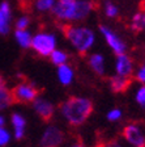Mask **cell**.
<instances>
[{"instance_id":"obj_1","label":"cell","mask_w":145,"mask_h":147,"mask_svg":"<svg viewBox=\"0 0 145 147\" xmlns=\"http://www.w3.org/2000/svg\"><path fill=\"white\" fill-rule=\"evenodd\" d=\"M60 113L67 123L73 127L84 125L94 110L93 101L88 97L71 96L59 105Z\"/></svg>"},{"instance_id":"obj_2","label":"cell","mask_w":145,"mask_h":147,"mask_svg":"<svg viewBox=\"0 0 145 147\" xmlns=\"http://www.w3.org/2000/svg\"><path fill=\"white\" fill-rule=\"evenodd\" d=\"M63 33L65 38L72 43L79 54L84 55L93 47L96 42V34L92 29L80 25H65L63 26Z\"/></svg>"},{"instance_id":"obj_3","label":"cell","mask_w":145,"mask_h":147,"mask_svg":"<svg viewBox=\"0 0 145 147\" xmlns=\"http://www.w3.org/2000/svg\"><path fill=\"white\" fill-rule=\"evenodd\" d=\"M56 37L52 33L38 32L31 38V49L41 57H50L51 53L56 49Z\"/></svg>"},{"instance_id":"obj_4","label":"cell","mask_w":145,"mask_h":147,"mask_svg":"<svg viewBox=\"0 0 145 147\" xmlns=\"http://www.w3.org/2000/svg\"><path fill=\"white\" fill-rule=\"evenodd\" d=\"M11 91L13 101L17 104H31L37 97H39V89L29 82L17 83Z\"/></svg>"},{"instance_id":"obj_5","label":"cell","mask_w":145,"mask_h":147,"mask_svg":"<svg viewBox=\"0 0 145 147\" xmlns=\"http://www.w3.org/2000/svg\"><path fill=\"white\" fill-rule=\"evenodd\" d=\"M122 137L133 147L145 146V133L141 126L136 122H130L124 126L122 130Z\"/></svg>"},{"instance_id":"obj_6","label":"cell","mask_w":145,"mask_h":147,"mask_svg":"<svg viewBox=\"0 0 145 147\" xmlns=\"http://www.w3.org/2000/svg\"><path fill=\"white\" fill-rule=\"evenodd\" d=\"M64 142V131L56 125H48L45 129L39 144L41 147H60Z\"/></svg>"},{"instance_id":"obj_7","label":"cell","mask_w":145,"mask_h":147,"mask_svg":"<svg viewBox=\"0 0 145 147\" xmlns=\"http://www.w3.org/2000/svg\"><path fill=\"white\" fill-rule=\"evenodd\" d=\"M100 32L102 33V36L105 37L106 42H107L109 47L112 50L114 54L122 55V54H126V53H127V43L124 42L114 30H111L109 26L100 25Z\"/></svg>"},{"instance_id":"obj_8","label":"cell","mask_w":145,"mask_h":147,"mask_svg":"<svg viewBox=\"0 0 145 147\" xmlns=\"http://www.w3.org/2000/svg\"><path fill=\"white\" fill-rule=\"evenodd\" d=\"M75 12H76V0L71 1H63L57 0L52 8V15L57 21H75Z\"/></svg>"},{"instance_id":"obj_9","label":"cell","mask_w":145,"mask_h":147,"mask_svg":"<svg viewBox=\"0 0 145 147\" xmlns=\"http://www.w3.org/2000/svg\"><path fill=\"white\" fill-rule=\"evenodd\" d=\"M31 105H33V109L37 113V116L42 121L48 122V121L52 119V117L55 114V105L52 102H50L48 100H46L43 97H37L31 102Z\"/></svg>"},{"instance_id":"obj_10","label":"cell","mask_w":145,"mask_h":147,"mask_svg":"<svg viewBox=\"0 0 145 147\" xmlns=\"http://www.w3.org/2000/svg\"><path fill=\"white\" fill-rule=\"evenodd\" d=\"M115 72L116 75L126 78H131L133 74V61L131 57H128L127 53L116 57V62H115Z\"/></svg>"},{"instance_id":"obj_11","label":"cell","mask_w":145,"mask_h":147,"mask_svg":"<svg viewBox=\"0 0 145 147\" xmlns=\"http://www.w3.org/2000/svg\"><path fill=\"white\" fill-rule=\"evenodd\" d=\"M12 20V8L8 1H1L0 3V34L7 36L11 30V22Z\"/></svg>"},{"instance_id":"obj_12","label":"cell","mask_w":145,"mask_h":147,"mask_svg":"<svg viewBox=\"0 0 145 147\" xmlns=\"http://www.w3.org/2000/svg\"><path fill=\"white\" fill-rule=\"evenodd\" d=\"M11 123L13 126V138L16 141H21L25 137L26 130V119L21 113H13L11 116Z\"/></svg>"},{"instance_id":"obj_13","label":"cell","mask_w":145,"mask_h":147,"mask_svg":"<svg viewBox=\"0 0 145 147\" xmlns=\"http://www.w3.org/2000/svg\"><path fill=\"white\" fill-rule=\"evenodd\" d=\"M131 83V78H126V76H120V75H114L110 78L109 80V86L114 93H124L130 88Z\"/></svg>"},{"instance_id":"obj_14","label":"cell","mask_w":145,"mask_h":147,"mask_svg":"<svg viewBox=\"0 0 145 147\" xmlns=\"http://www.w3.org/2000/svg\"><path fill=\"white\" fill-rule=\"evenodd\" d=\"M94 9V4L90 0H76L75 21H82L88 17Z\"/></svg>"},{"instance_id":"obj_15","label":"cell","mask_w":145,"mask_h":147,"mask_svg":"<svg viewBox=\"0 0 145 147\" xmlns=\"http://www.w3.org/2000/svg\"><path fill=\"white\" fill-rule=\"evenodd\" d=\"M13 102H15V101H13L12 91L8 88L5 80L0 75V110L7 109V108L11 107Z\"/></svg>"},{"instance_id":"obj_16","label":"cell","mask_w":145,"mask_h":147,"mask_svg":"<svg viewBox=\"0 0 145 147\" xmlns=\"http://www.w3.org/2000/svg\"><path fill=\"white\" fill-rule=\"evenodd\" d=\"M88 64H89V67L92 68V71L94 74H97L98 76H102L103 74H105V58H103L100 53L92 54L88 59Z\"/></svg>"},{"instance_id":"obj_17","label":"cell","mask_w":145,"mask_h":147,"mask_svg":"<svg viewBox=\"0 0 145 147\" xmlns=\"http://www.w3.org/2000/svg\"><path fill=\"white\" fill-rule=\"evenodd\" d=\"M57 79L63 86H69L75 79V72L69 64H61L57 67Z\"/></svg>"},{"instance_id":"obj_18","label":"cell","mask_w":145,"mask_h":147,"mask_svg":"<svg viewBox=\"0 0 145 147\" xmlns=\"http://www.w3.org/2000/svg\"><path fill=\"white\" fill-rule=\"evenodd\" d=\"M15 38L17 41L18 46L22 47V49H30L31 47V34L30 32L25 29V30H20V29H16L15 32Z\"/></svg>"},{"instance_id":"obj_19","label":"cell","mask_w":145,"mask_h":147,"mask_svg":"<svg viewBox=\"0 0 145 147\" xmlns=\"http://www.w3.org/2000/svg\"><path fill=\"white\" fill-rule=\"evenodd\" d=\"M48 58H50V61H51L52 64H55L56 67H59V66L65 64L67 62H68V54H67L65 51H63V50L55 49Z\"/></svg>"},{"instance_id":"obj_20","label":"cell","mask_w":145,"mask_h":147,"mask_svg":"<svg viewBox=\"0 0 145 147\" xmlns=\"http://www.w3.org/2000/svg\"><path fill=\"white\" fill-rule=\"evenodd\" d=\"M131 29L135 33H140V32L144 30V12H137L132 16Z\"/></svg>"},{"instance_id":"obj_21","label":"cell","mask_w":145,"mask_h":147,"mask_svg":"<svg viewBox=\"0 0 145 147\" xmlns=\"http://www.w3.org/2000/svg\"><path fill=\"white\" fill-rule=\"evenodd\" d=\"M56 0H35L34 1V7L38 12H48L52 11Z\"/></svg>"},{"instance_id":"obj_22","label":"cell","mask_w":145,"mask_h":147,"mask_svg":"<svg viewBox=\"0 0 145 147\" xmlns=\"http://www.w3.org/2000/svg\"><path fill=\"white\" fill-rule=\"evenodd\" d=\"M105 15H106V17H109V18L118 17L119 8L115 5V4H112L111 1H107V3L105 4Z\"/></svg>"},{"instance_id":"obj_23","label":"cell","mask_w":145,"mask_h":147,"mask_svg":"<svg viewBox=\"0 0 145 147\" xmlns=\"http://www.w3.org/2000/svg\"><path fill=\"white\" fill-rule=\"evenodd\" d=\"M107 119H109L110 122H116V121H119V119H122V117H123V112H122V109H119V108H114V109H110L109 112H107Z\"/></svg>"},{"instance_id":"obj_24","label":"cell","mask_w":145,"mask_h":147,"mask_svg":"<svg viewBox=\"0 0 145 147\" xmlns=\"http://www.w3.org/2000/svg\"><path fill=\"white\" fill-rule=\"evenodd\" d=\"M136 102L140 105L141 109L145 110V86H141L139 89L136 91V96H135Z\"/></svg>"},{"instance_id":"obj_25","label":"cell","mask_w":145,"mask_h":147,"mask_svg":"<svg viewBox=\"0 0 145 147\" xmlns=\"http://www.w3.org/2000/svg\"><path fill=\"white\" fill-rule=\"evenodd\" d=\"M30 25V18L29 16H21L16 20V29H20V30H25L27 29Z\"/></svg>"},{"instance_id":"obj_26","label":"cell","mask_w":145,"mask_h":147,"mask_svg":"<svg viewBox=\"0 0 145 147\" xmlns=\"http://www.w3.org/2000/svg\"><path fill=\"white\" fill-rule=\"evenodd\" d=\"M11 141V133L5 127H0V147H5Z\"/></svg>"},{"instance_id":"obj_27","label":"cell","mask_w":145,"mask_h":147,"mask_svg":"<svg viewBox=\"0 0 145 147\" xmlns=\"http://www.w3.org/2000/svg\"><path fill=\"white\" fill-rule=\"evenodd\" d=\"M135 78H136V80L139 83H141L142 86H145V63L139 67V70L135 74Z\"/></svg>"},{"instance_id":"obj_28","label":"cell","mask_w":145,"mask_h":147,"mask_svg":"<svg viewBox=\"0 0 145 147\" xmlns=\"http://www.w3.org/2000/svg\"><path fill=\"white\" fill-rule=\"evenodd\" d=\"M103 147H123V144L116 139H110L107 142H103Z\"/></svg>"},{"instance_id":"obj_29","label":"cell","mask_w":145,"mask_h":147,"mask_svg":"<svg viewBox=\"0 0 145 147\" xmlns=\"http://www.w3.org/2000/svg\"><path fill=\"white\" fill-rule=\"evenodd\" d=\"M5 126V117L0 113V127H4Z\"/></svg>"},{"instance_id":"obj_30","label":"cell","mask_w":145,"mask_h":147,"mask_svg":"<svg viewBox=\"0 0 145 147\" xmlns=\"http://www.w3.org/2000/svg\"><path fill=\"white\" fill-rule=\"evenodd\" d=\"M71 147H85V146H84V144H81L80 142H77V143H73Z\"/></svg>"},{"instance_id":"obj_31","label":"cell","mask_w":145,"mask_h":147,"mask_svg":"<svg viewBox=\"0 0 145 147\" xmlns=\"http://www.w3.org/2000/svg\"><path fill=\"white\" fill-rule=\"evenodd\" d=\"M94 147H103V143H98V144H96Z\"/></svg>"},{"instance_id":"obj_32","label":"cell","mask_w":145,"mask_h":147,"mask_svg":"<svg viewBox=\"0 0 145 147\" xmlns=\"http://www.w3.org/2000/svg\"><path fill=\"white\" fill-rule=\"evenodd\" d=\"M144 30H145V11H144Z\"/></svg>"},{"instance_id":"obj_33","label":"cell","mask_w":145,"mask_h":147,"mask_svg":"<svg viewBox=\"0 0 145 147\" xmlns=\"http://www.w3.org/2000/svg\"><path fill=\"white\" fill-rule=\"evenodd\" d=\"M63 1H71V0H63Z\"/></svg>"},{"instance_id":"obj_34","label":"cell","mask_w":145,"mask_h":147,"mask_svg":"<svg viewBox=\"0 0 145 147\" xmlns=\"http://www.w3.org/2000/svg\"><path fill=\"white\" fill-rule=\"evenodd\" d=\"M141 147H145V146H141Z\"/></svg>"}]
</instances>
